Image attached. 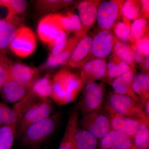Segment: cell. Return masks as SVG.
<instances>
[{"label": "cell", "mask_w": 149, "mask_h": 149, "mask_svg": "<svg viewBox=\"0 0 149 149\" xmlns=\"http://www.w3.org/2000/svg\"><path fill=\"white\" fill-rule=\"evenodd\" d=\"M83 87L80 75L70 70L63 68L52 79L50 99L58 105H65L76 100Z\"/></svg>", "instance_id": "1"}, {"label": "cell", "mask_w": 149, "mask_h": 149, "mask_svg": "<svg viewBox=\"0 0 149 149\" xmlns=\"http://www.w3.org/2000/svg\"><path fill=\"white\" fill-rule=\"evenodd\" d=\"M59 112L31 125L19 138L21 145L29 148L39 147L53 134L59 120Z\"/></svg>", "instance_id": "2"}, {"label": "cell", "mask_w": 149, "mask_h": 149, "mask_svg": "<svg viewBox=\"0 0 149 149\" xmlns=\"http://www.w3.org/2000/svg\"><path fill=\"white\" fill-rule=\"evenodd\" d=\"M141 103L113 91L110 93L104 107L109 113L111 117L125 116L149 121L143 113Z\"/></svg>", "instance_id": "3"}, {"label": "cell", "mask_w": 149, "mask_h": 149, "mask_svg": "<svg viewBox=\"0 0 149 149\" xmlns=\"http://www.w3.org/2000/svg\"><path fill=\"white\" fill-rule=\"evenodd\" d=\"M78 126L100 140L111 129L110 115L105 108L102 106L96 110L82 114Z\"/></svg>", "instance_id": "4"}, {"label": "cell", "mask_w": 149, "mask_h": 149, "mask_svg": "<svg viewBox=\"0 0 149 149\" xmlns=\"http://www.w3.org/2000/svg\"><path fill=\"white\" fill-rule=\"evenodd\" d=\"M53 110V102L50 98L34 104L23 113L17 123L16 137L19 139L28 127L50 116Z\"/></svg>", "instance_id": "5"}, {"label": "cell", "mask_w": 149, "mask_h": 149, "mask_svg": "<svg viewBox=\"0 0 149 149\" xmlns=\"http://www.w3.org/2000/svg\"><path fill=\"white\" fill-rule=\"evenodd\" d=\"M79 111L76 108L69 115L65 132L76 149H96L98 140L87 130L79 127Z\"/></svg>", "instance_id": "6"}, {"label": "cell", "mask_w": 149, "mask_h": 149, "mask_svg": "<svg viewBox=\"0 0 149 149\" xmlns=\"http://www.w3.org/2000/svg\"><path fill=\"white\" fill-rule=\"evenodd\" d=\"M83 92L77 109L82 114L99 109L102 106L104 88L102 84L90 82L83 85Z\"/></svg>", "instance_id": "7"}, {"label": "cell", "mask_w": 149, "mask_h": 149, "mask_svg": "<svg viewBox=\"0 0 149 149\" xmlns=\"http://www.w3.org/2000/svg\"><path fill=\"white\" fill-rule=\"evenodd\" d=\"M37 47V40L32 29L27 26L19 28L9 48L15 55L26 58L33 53Z\"/></svg>", "instance_id": "8"}, {"label": "cell", "mask_w": 149, "mask_h": 149, "mask_svg": "<svg viewBox=\"0 0 149 149\" xmlns=\"http://www.w3.org/2000/svg\"><path fill=\"white\" fill-rule=\"evenodd\" d=\"M124 1L111 0L101 3L98 8L97 21L101 30L111 31L122 16Z\"/></svg>", "instance_id": "9"}, {"label": "cell", "mask_w": 149, "mask_h": 149, "mask_svg": "<svg viewBox=\"0 0 149 149\" xmlns=\"http://www.w3.org/2000/svg\"><path fill=\"white\" fill-rule=\"evenodd\" d=\"M62 30L57 14L46 15L41 19L37 25V34L40 40L50 48Z\"/></svg>", "instance_id": "10"}, {"label": "cell", "mask_w": 149, "mask_h": 149, "mask_svg": "<svg viewBox=\"0 0 149 149\" xmlns=\"http://www.w3.org/2000/svg\"><path fill=\"white\" fill-rule=\"evenodd\" d=\"M115 36L111 31L101 30L92 40L91 60L105 59L113 52Z\"/></svg>", "instance_id": "11"}, {"label": "cell", "mask_w": 149, "mask_h": 149, "mask_svg": "<svg viewBox=\"0 0 149 149\" xmlns=\"http://www.w3.org/2000/svg\"><path fill=\"white\" fill-rule=\"evenodd\" d=\"M101 3V1L99 0H84L77 3L78 15L82 26V36L87 35V32L95 25L98 8Z\"/></svg>", "instance_id": "12"}, {"label": "cell", "mask_w": 149, "mask_h": 149, "mask_svg": "<svg viewBox=\"0 0 149 149\" xmlns=\"http://www.w3.org/2000/svg\"><path fill=\"white\" fill-rule=\"evenodd\" d=\"M93 37L88 35L82 37L65 65L72 68H82L91 60V48Z\"/></svg>", "instance_id": "13"}, {"label": "cell", "mask_w": 149, "mask_h": 149, "mask_svg": "<svg viewBox=\"0 0 149 149\" xmlns=\"http://www.w3.org/2000/svg\"><path fill=\"white\" fill-rule=\"evenodd\" d=\"M10 80L20 85L31 86L40 77L39 70L20 63H13L10 67Z\"/></svg>", "instance_id": "14"}, {"label": "cell", "mask_w": 149, "mask_h": 149, "mask_svg": "<svg viewBox=\"0 0 149 149\" xmlns=\"http://www.w3.org/2000/svg\"><path fill=\"white\" fill-rule=\"evenodd\" d=\"M107 62L105 59H93L82 68L80 77L83 85L90 82L103 80L107 70Z\"/></svg>", "instance_id": "15"}, {"label": "cell", "mask_w": 149, "mask_h": 149, "mask_svg": "<svg viewBox=\"0 0 149 149\" xmlns=\"http://www.w3.org/2000/svg\"><path fill=\"white\" fill-rule=\"evenodd\" d=\"M32 86H24L10 80L0 91L1 98L6 104H15L24 98L31 91Z\"/></svg>", "instance_id": "16"}, {"label": "cell", "mask_w": 149, "mask_h": 149, "mask_svg": "<svg viewBox=\"0 0 149 149\" xmlns=\"http://www.w3.org/2000/svg\"><path fill=\"white\" fill-rule=\"evenodd\" d=\"M21 19L17 16L0 19V51L6 54L17 31L21 27Z\"/></svg>", "instance_id": "17"}, {"label": "cell", "mask_w": 149, "mask_h": 149, "mask_svg": "<svg viewBox=\"0 0 149 149\" xmlns=\"http://www.w3.org/2000/svg\"><path fill=\"white\" fill-rule=\"evenodd\" d=\"M100 149H136L132 139L111 129L100 140Z\"/></svg>", "instance_id": "18"}, {"label": "cell", "mask_w": 149, "mask_h": 149, "mask_svg": "<svg viewBox=\"0 0 149 149\" xmlns=\"http://www.w3.org/2000/svg\"><path fill=\"white\" fill-rule=\"evenodd\" d=\"M136 74V69H132L114 79L110 84L113 92L119 95L128 96L136 101L141 102L132 89L133 78Z\"/></svg>", "instance_id": "19"}, {"label": "cell", "mask_w": 149, "mask_h": 149, "mask_svg": "<svg viewBox=\"0 0 149 149\" xmlns=\"http://www.w3.org/2000/svg\"><path fill=\"white\" fill-rule=\"evenodd\" d=\"M143 120L125 116H112L111 117V127L112 130L132 139Z\"/></svg>", "instance_id": "20"}, {"label": "cell", "mask_w": 149, "mask_h": 149, "mask_svg": "<svg viewBox=\"0 0 149 149\" xmlns=\"http://www.w3.org/2000/svg\"><path fill=\"white\" fill-rule=\"evenodd\" d=\"M83 37H78L74 35L68 39L66 46L58 54L53 56L48 57L45 65V67L52 68L61 65H65L74 48Z\"/></svg>", "instance_id": "21"}, {"label": "cell", "mask_w": 149, "mask_h": 149, "mask_svg": "<svg viewBox=\"0 0 149 149\" xmlns=\"http://www.w3.org/2000/svg\"><path fill=\"white\" fill-rule=\"evenodd\" d=\"M112 52L121 61L136 69V63L132 44L120 41L115 36Z\"/></svg>", "instance_id": "22"}, {"label": "cell", "mask_w": 149, "mask_h": 149, "mask_svg": "<svg viewBox=\"0 0 149 149\" xmlns=\"http://www.w3.org/2000/svg\"><path fill=\"white\" fill-rule=\"evenodd\" d=\"M132 69L113 53L107 63L106 72L102 81L111 84L116 78Z\"/></svg>", "instance_id": "23"}, {"label": "cell", "mask_w": 149, "mask_h": 149, "mask_svg": "<svg viewBox=\"0 0 149 149\" xmlns=\"http://www.w3.org/2000/svg\"><path fill=\"white\" fill-rule=\"evenodd\" d=\"M57 14L63 30L65 32H73L75 36L83 37L82 35V24L78 15L71 12L63 15Z\"/></svg>", "instance_id": "24"}, {"label": "cell", "mask_w": 149, "mask_h": 149, "mask_svg": "<svg viewBox=\"0 0 149 149\" xmlns=\"http://www.w3.org/2000/svg\"><path fill=\"white\" fill-rule=\"evenodd\" d=\"M52 79L49 74L39 77L34 82L31 92L40 100L50 98L52 92Z\"/></svg>", "instance_id": "25"}, {"label": "cell", "mask_w": 149, "mask_h": 149, "mask_svg": "<svg viewBox=\"0 0 149 149\" xmlns=\"http://www.w3.org/2000/svg\"><path fill=\"white\" fill-rule=\"evenodd\" d=\"M132 89L141 102L149 100V74H136L133 78Z\"/></svg>", "instance_id": "26"}, {"label": "cell", "mask_w": 149, "mask_h": 149, "mask_svg": "<svg viewBox=\"0 0 149 149\" xmlns=\"http://www.w3.org/2000/svg\"><path fill=\"white\" fill-rule=\"evenodd\" d=\"M74 2L71 0H38L35 2V7L41 14L51 13L65 8Z\"/></svg>", "instance_id": "27"}, {"label": "cell", "mask_w": 149, "mask_h": 149, "mask_svg": "<svg viewBox=\"0 0 149 149\" xmlns=\"http://www.w3.org/2000/svg\"><path fill=\"white\" fill-rule=\"evenodd\" d=\"M149 121L143 120L139 129L132 138L133 146L136 149H149Z\"/></svg>", "instance_id": "28"}, {"label": "cell", "mask_w": 149, "mask_h": 149, "mask_svg": "<svg viewBox=\"0 0 149 149\" xmlns=\"http://www.w3.org/2000/svg\"><path fill=\"white\" fill-rule=\"evenodd\" d=\"M148 35H149L148 21L143 17L134 20L130 29V44H135L141 38Z\"/></svg>", "instance_id": "29"}, {"label": "cell", "mask_w": 149, "mask_h": 149, "mask_svg": "<svg viewBox=\"0 0 149 149\" xmlns=\"http://www.w3.org/2000/svg\"><path fill=\"white\" fill-rule=\"evenodd\" d=\"M16 124L0 127V149H12L16 136Z\"/></svg>", "instance_id": "30"}, {"label": "cell", "mask_w": 149, "mask_h": 149, "mask_svg": "<svg viewBox=\"0 0 149 149\" xmlns=\"http://www.w3.org/2000/svg\"><path fill=\"white\" fill-rule=\"evenodd\" d=\"M131 24L130 20L122 15L113 27L114 36L120 41L125 43H130Z\"/></svg>", "instance_id": "31"}, {"label": "cell", "mask_w": 149, "mask_h": 149, "mask_svg": "<svg viewBox=\"0 0 149 149\" xmlns=\"http://www.w3.org/2000/svg\"><path fill=\"white\" fill-rule=\"evenodd\" d=\"M27 3L24 0H0V6L7 9L6 17L12 18L24 13L27 9Z\"/></svg>", "instance_id": "32"}, {"label": "cell", "mask_w": 149, "mask_h": 149, "mask_svg": "<svg viewBox=\"0 0 149 149\" xmlns=\"http://www.w3.org/2000/svg\"><path fill=\"white\" fill-rule=\"evenodd\" d=\"M122 15L129 20H136L142 17L141 14V1H124L121 9Z\"/></svg>", "instance_id": "33"}, {"label": "cell", "mask_w": 149, "mask_h": 149, "mask_svg": "<svg viewBox=\"0 0 149 149\" xmlns=\"http://www.w3.org/2000/svg\"><path fill=\"white\" fill-rule=\"evenodd\" d=\"M19 118L12 108L0 102V126L17 123Z\"/></svg>", "instance_id": "34"}, {"label": "cell", "mask_w": 149, "mask_h": 149, "mask_svg": "<svg viewBox=\"0 0 149 149\" xmlns=\"http://www.w3.org/2000/svg\"><path fill=\"white\" fill-rule=\"evenodd\" d=\"M134 44L136 49L140 53L146 56H149V35L142 37Z\"/></svg>", "instance_id": "35"}, {"label": "cell", "mask_w": 149, "mask_h": 149, "mask_svg": "<svg viewBox=\"0 0 149 149\" xmlns=\"http://www.w3.org/2000/svg\"><path fill=\"white\" fill-rule=\"evenodd\" d=\"M12 64L0 62V91L3 85L10 80V67Z\"/></svg>", "instance_id": "36"}, {"label": "cell", "mask_w": 149, "mask_h": 149, "mask_svg": "<svg viewBox=\"0 0 149 149\" xmlns=\"http://www.w3.org/2000/svg\"><path fill=\"white\" fill-rule=\"evenodd\" d=\"M58 149H76L67 133L65 132Z\"/></svg>", "instance_id": "37"}, {"label": "cell", "mask_w": 149, "mask_h": 149, "mask_svg": "<svg viewBox=\"0 0 149 149\" xmlns=\"http://www.w3.org/2000/svg\"><path fill=\"white\" fill-rule=\"evenodd\" d=\"M141 14L142 17L148 21L149 17V1H141Z\"/></svg>", "instance_id": "38"}, {"label": "cell", "mask_w": 149, "mask_h": 149, "mask_svg": "<svg viewBox=\"0 0 149 149\" xmlns=\"http://www.w3.org/2000/svg\"><path fill=\"white\" fill-rule=\"evenodd\" d=\"M68 40V38L62 42L53 46L51 48L52 51L49 56H53L58 54L66 46Z\"/></svg>", "instance_id": "39"}, {"label": "cell", "mask_w": 149, "mask_h": 149, "mask_svg": "<svg viewBox=\"0 0 149 149\" xmlns=\"http://www.w3.org/2000/svg\"><path fill=\"white\" fill-rule=\"evenodd\" d=\"M68 39V38L67 33L64 30H62L61 31L59 34L57 36V37L56 38L55 40L54 41L53 44L52 45V47L53 46L57 45V44H59V43L62 42L65 40H66V39Z\"/></svg>", "instance_id": "40"}, {"label": "cell", "mask_w": 149, "mask_h": 149, "mask_svg": "<svg viewBox=\"0 0 149 149\" xmlns=\"http://www.w3.org/2000/svg\"><path fill=\"white\" fill-rule=\"evenodd\" d=\"M149 56H147L143 63L140 64L139 68L142 71V73L149 74Z\"/></svg>", "instance_id": "41"}, {"label": "cell", "mask_w": 149, "mask_h": 149, "mask_svg": "<svg viewBox=\"0 0 149 149\" xmlns=\"http://www.w3.org/2000/svg\"><path fill=\"white\" fill-rule=\"evenodd\" d=\"M141 106L144 114L147 118L149 119V100L146 101L142 102Z\"/></svg>", "instance_id": "42"}, {"label": "cell", "mask_w": 149, "mask_h": 149, "mask_svg": "<svg viewBox=\"0 0 149 149\" xmlns=\"http://www.w3.org/2000/svg\"><path fill=\"white\" fill-rule=\"evenodd\" d=\"M0 62L11 65L13 63L7 56L6 54L0 51Z\"/></svg>", "instance_id": "43"}, {"label": "cell", "mask_w": 149, "mask_h": 149, "mask_svg": "<svg viewBox=\"0 0 149 149\" xmlns=\"http://www.w3.org/2000/svg\"><path fill=\"white\" fill-rule=\"evenodd\" d=\"M29 149H44L43 148H41L39 147H34V148H29Z\"/></svg>", "instance_id": "44"}, {"label": "cell", "mask_w": 149, "mask_h": 149, "mask_svg": "<svg viewBox=\"0 0 149 149\" xmlns=\"http://www.w3.org/2000/svg\"><path fill=\"white\" fill-rule=\"evenodd\" d=\"M1 127V126H0V127Z\"/></svg>", "instance_id": "45"}]
</instances>
